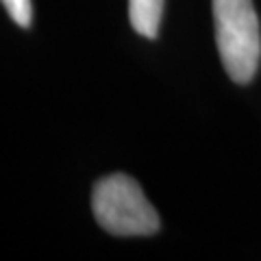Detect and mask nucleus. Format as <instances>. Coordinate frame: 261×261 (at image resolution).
<instances>
[{
	"mask_svg": "<svg viewBox=\"0 0 261 261\" xmlns=\"http://www.w3.org/2000/svg\"><path fill=\"white\" fill-rule=\"evenodd\" d=\"M216 44L233 83L252 81L261 59L259 20L252 0H214Z\"/></svg>",
	"mask_w": 261,
	"mask_h": 261,
	"instance_id": "1",
	"label": "nucleus"
},
{
	"mask_svg": "<svg viewBox=\"0 0 261 261\" xmlns=\"http://www.w3.org/2000/svg\"><path fill=\"white\" fill-rule=\"evenodd\" d=\"M163 15V0H128V20L142 37H157Z\"/></svg>",
	"mask_w": 261,
	"mask_h": 261,
	"instance_id": "3",
	"label": "nucleus"
},
{
	"mask_svg": "<svg viewBox=\"0 0 261 261\" xmlns=\"http://www.w3.org/2000/svg\"><path fill=\"white\" fill-rule=\"evenodd\" d=\"M92 209L105 231L120 238L152 235L159 231V214L144 196L135 178L109 174L94 185Z\"/></svg>",
	"mask_w": 261,
	"mask_h": 261,
	"instance_id": "2",
	"label": "nucleus"
},
{
	"mask_svg": "<svg viewBox=\"0 0 261 261\" xmlns=\"http://www.w3.org/2000/svg\"><path fill=\"white\" fill-rule=\"evenodd\" d=\"M3 5L18 27H22V29L31 27V15H33L31 0H3Z\"/></svg>",
	"mask_w": 261,
	"mask_h": 261,
	"instance_id": "4",
	"label": "nucleus"
}]
</instances>
